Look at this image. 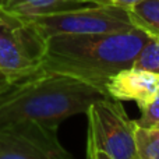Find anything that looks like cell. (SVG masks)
<instances>
[{
    "label": "cell",
    "instance_id": "cell-6",
    "mask_svg": "<svg viewBox=\"0 0 159 159\" xmlns=\"http://www.w3.org/2000/svg\"><path fill=\"white\" fill-rule=\"evenodd\" d=\"M0 159H75L61 145L57 129L22 120L0 126Z\"/></svg>",
    "mask_w": 159,
    "mask_h": 159
},
{
    "label": "cell",
    "instance_id": "cell-13",
    "mask_svg": "<svg viewBox=\"0 0 159 159\" xmlns=\"http://www.w3.org/2000/svg\"><path fill=\"white\" fill-rule=\"evenodd\" d=\"M85 159H110L106 154L98 151V149H93L91 147H87V151H85Z\"/></svg>",
    "mask_w": 159,
    "mask_h": 159
},
{
    "label": "cell",
    "instance_id": "cell-10",
    "mask_svg": "<svg viewBox=\"0 0 159 159\" xmlns=\"http://www.w3.org/2000/svg\"><path fill=\"white\" fill-rule=\"evenodd\" d=\"M135 149L137 159H159V129L135 127Z\"/></svg>",
    "mask_w": 159,
    "mask_h": 159
},
{
    "label": "cell",
    "instance_id": "cell-16",
    "mask_svg": "<svg viewBox=\"0 0 159 159\" xmlns=\"http://www.w3.org/2000/svg\"><path fill=\"white\" fill-rule=\"evenodd\" d=\"M101 4H112V2L110 0H98Z\"/></svg>",
    "mask_w": 159,
    "mask_h": 159
},
{
    "label": "cell",
    "instance_id": "cell-12",
    "mask_svg": "<svg viewBox=\"0 0 159 159\" xmlns=\"http://www.w3.org/2000/svg\"><path fill=\"white\" fill-rule=\"evenodd\" d=\"M134 121L138 127L159 129V92L148 105L140 107V117Z\"/></svg>",
    "mask_w": 159,
    "mask_h": 159
},
{
    "label": "cell",
    "instance_id": "cell-11",
    "mask_svg": "<svg viewBox=\"0 0 159 159\" xmlns=\"http://www.w3.org/2000/svg\"><path fill=\"white\" fill-rule=\"evenodd\" d=\"M133 67L159 74V36H149L135 57Z\"/></svg>",
    "mask_w": 159,
    "mask_h": 159
},
{
    "label": "cell",
    "instance_id": "cell-5",
    "mask_svg": "<svg viewBox=\"0 0 159 159\" xmlns=\"http://www.w3.org/2000/svg\"><path fill=\"white\" fill-rule=\"evenodd\" d=\"M25 18L30 20L46 39L56 35L107 34L134 28L127 10L116 4H92Z\"/></svg>",
    "mask_w": 159,
    "mask_h": 159
},
{
    "label": "cell",
    "instance_id": "cell-2",
    "mask_svg": "<svg viewBox=\"0 0 159 159\" xmlns=\"http://www.w3.org/2000/svg\"><path fill=\"white\" fill-rule=\"evenodd\" d=\"M149 36L138 28L107 34L56 35L48 39L42 70L66 74L106 91V82L131 67Z\"/></svg>",
    "mask_w": 159,
    "mask_h": 159
},
{
    "label": "cell",
    "instance_id": "cell-1",
    "mask_svg": "<svg viewBox=\"0 0 159 159\" xmlns=\"http://www.w3.org/2000/svg\"><path fill=\"white\" fill-rule=\"evenodd\" d=\"M103 98L110 96L101 88L41 69L0 85V126L30 120L59 129L61 121L85 113L93 102Z\"/></svg>",
    "mask_w": 159,
    "mask_h": 159
},
{
    "label": "cell",
    "instance_id": "cell-3",
    "mask_svg": "<svg viewBox=\"0 0 159 159\" xmlns=\"http://www.w3.org/2000/svg\"><path fill=\"white\" fill-rule=\"evenodd\" d=\"M48 39L28 18L0 10V70L7 82L41 70Z\"/></svg>",
    "mask_w": 159,
    "mask_h": 159
},
{
    "label": "cell",
    "instance_id": "cell-15",
    "mask_svg": "<svg viewBox=\"0 0 159 159\" xmlns=\"http://www.w3.org/2000/svg\"><path fill=\"white\" fill-rule=\"evenodd\" d=\"M6 82H7V80L4 78V75H3V73H2V70H0V85L6 84Z\"/></svg>",
    "mask_w": 159,
    "mask_h": 159
},
{
    "label": "cell",
    "instance_id": "cell-8",
    "mask_svg": "<svg viewBox=\"0 0 159 159\" xmlns=\"http://www.w3.org/2000/svg\"><path fill=\"white\" fill-rule=\"evenodd\" d=\"M92 4L101 3L98 0H0V10L16 16L31 17L60 13Z\"/></svg>",
    "mask_w": 159,
    "mask_h": 159
},
{
    "label": "cell",
    "instance_id": "cell-7",
    "mask_svg": "<svg viewBox=\"0 0 159 159\" xmlns=\"http://www.w3.org/2000/svg\"><path fill=\"white\" fill-rule=\"evenodd\" d=\"M106 92L116 101H134L140 109L159 92V74L133 66L127 67L107 80Z\"/></svg>",
    "mask_w": 159,
    "mask_h": 159
},
{
    "label": "cell",
    "instance_id": "cell-9",
    "mask_svg": "<svg viewBox=\"0 0 159 159\" xmlns=\"http://www.w3.org/2000/svg\"><path fill=\"white\" fill-rule=\"evenodd\" d=\"M126 10L134 28L148 36H159V0H143Z\"/></svg>",
    "mask_w": 159,
    "mask_h": 159
},
{
    "label": "cell",
    "instance_id": "cell-4",
    "mask_svg": "<svg viewBox=\"0 0 159 159\" xmlns=\"http://www.w3.org/2000/svg\"><path fill=\"white\" fill-rule=\"evenodd\" d=\"M88 119L87 147L106 154L110 159H137L135 121L120 101L103 98L85 112Z\"/></svg>",
    "mask_w": 159,
    "mask_h": 159
},
{
    "label": "cell",
    "instance_id": "cell-14",
    "mask_svg": "<svg viewBox=\"0 0 159 159\" xmlns=\"http://www.w3.org/2000/svg\"><path fill=\"white\" fill-rule=\"evenodd\" d=\"M110 2H112V4H116V6H119V7L129 8V7H131V6L137 4V3L143 2V0H110Z\"/></svg>",
    "mask_w": 159,
    "mask_h": 159
}]
</instances>
